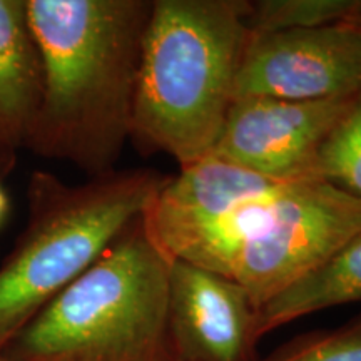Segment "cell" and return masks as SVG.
Segmentation results:
<instances>
[{
  "label": "cell",
  "mask_w": 361,
  "mask_h": 361,
  "mask_svg": "<svg viewBox=\"0 0 361 361\" xmlns=\"http://www.w3.org/2000/svg\"><path fill=\"white\" fill-rule=\"evenodd\" d=\"M44 96L24 149L89 178L116 171L130 141L152 0H27Z\"/></svg>",
  "instance_id": "cell-1"
},
{
  "label": "cell",
  "mask_w": 361,
  "mask_h": 361,
  "mask_svg": "<svg viewBox=\"0 0 361 361\" xmlns=\"http://www.w3.org/2000/svg\"><path fill=\"white\" fill-rule=\"evenodd\" d=\"M250 0H152L130 142L180 166L209 156L236 101Z\"/></svg>",
  "instance_id": "cell-2"
},
{
  "label": "cell",
  "mask_w": 361,
  "mask_h": 361,
  "mask_svg": "<svg viewBox=\"0 0 361 361\" xmlns=\"http://www.w3.org/2000/svg\"><path fill=\"white\" fill-rule=\"evenodd\" d=\"M171 259L139 216L2 351L11 361H178L168 322Z\"/></svg>",
  "instance_id": "cell-3"
},
{
  "label": "cell",
  "mask_w": 361,
  "mask_h": 361,
  "mask_svg": "<svg viewBox=\"0 0 361 361\" xmlns=\"http://www.w3.org/2000/svg\"><path fill=\"white\" fill-rule=\"evenodd\" d=\"M168 176L116 169L67 184L47 171L27 183V223L0 264V353L142 216Z\"/></svg>",
  "instance_id": "cell-4"
},
{
  "label": "cell",
  "mask_w": 361,
  "mask_h": 361,
  "mask_svg": "<svg viewBox=\"0 0 361 361\" xmlns=\"http://www.w3.org/2000/svg\"><path fill=\"white\" fill-rule=\"evenodd\" d=\"M360 231V200L319 179L290 180L247 238L231 279L261 308Z\"/></svg>",
  "instance_id": "cell-5"
},
{
  "label": "cell",
  "mask_w": 361,
  "mask_h": 361,
  "mask_svg": "<svg viewBox=\"0 0 361 361\" xmlns=\"http://www.w3.org/2000/svg\"><path fill=\"white\" fill-rule=\"evenodd\" d=\"M361 90V32L350 24L252 34L236 82L250 97L324 101Z\"/></svg>",
  "instance_id": "cell-6"
},
{
  "label": "cell",
  "mask_w": 361,
  "mask_h": 361,
  "mask_svg": "<svg viewBox=\"0 0 361 361\" xmlns=\"http://www.w3.org/2000/svg\"><path fill=\"white\" fill-rule=\"evenodd\" d=\"M355 96L310 102L238 99L211 154L274 180L311 179L319 146Z\"/></svg>",
  "instance_id": "cell-7"
},
{
  "label": "cell",
  "mask_w": 361,
  "mask_h": 361,
  "mask_svg": "<svg viewBox=\"0 0 361 361\" xmlns=\"http://www.w3.org/2000/svg\"><path fill=\"white\" fill-rule=\"evenodd\" d=\"M168 322L178 361H258L259 308L231 278L171 261Z\"/></svg>",
  "instance_id": "cell-8"
},
{
  "label": "cell",
  "mask_w": 361,
  "mask_h": 361,
  "mask_svg": "<svg viewBox=\"0 0 361 361\" xmlns=\"http://www.w3.org/2000/svg\"><path fill=\"white\" fill-rule=\"evenodd\" d=\"M274 180L209 154L168 176L141 219L147 236L173 261L192 241L239 206L273 192Z\"/></svg>",
  "instance_id": "cell-9"
},
{
  "label": "cell",
  "mask_w": 361,
  "mask_h": 361,
  "mask_svg": "<svg viewBox=\"0 0 361 361\" xmlns=\"http://www.w3.org/2000/svg\"><path fill=\"white\" fill-rule=\"evenodd\" d=\"M44 96V62L27 0H0V147L24 149Z\"/></svg>",
  "instance_id": "cell-10"
},
{
  "label": "cell",
  "mask_w": 361,
  "mask_h": 361,
  "mask_svg": "<svg viewBox=\"0 0 361 361\" xmlns=\"http://www.w3.org/2000/svg\"><path fill=\"white\" fill-rule=\"evenodd\" d=\"M360 301L361 231L322 266L261 306L259 333L264 336L306 314Z\"/></svg>",
  "instance_id": "cell-11"
},
{
  "label": "cell",
  "mask_w": 361,
  "mask_h": 361,
  "mask_svg": "<svg viewBox=\"0 0 361 361\" xmlns=\"http://www.w3.org/2000/svg\"><path fill=\"white\" fill-rule=\"evenodd\" d=\"M361 12V0H251L246 24L252 34L308 30L343 24Z\"/></svg>",
  "instance_id": "cell-12"
},
{
  "label": "cell",
  "mask_w": 361,
  "mask_h": 361,
  "mask_svg": "<svg viewBox=\"0 0 361 361\" xmlns=\"http://www.w3.org/2000/svg\"><path fill=\"white\" fill-rule=\"evenodd\" d=\"M311 179L324 180L361 201V90L319 146Z\"/></svg>",
  "instance_id": "cell-13"
},
{
  "label": "cell",
  "mask_w": 361,
  "mask_h": 361,
  "mask_svg": "<svg viewBox=\"0 0 361 361\" xmlns=\"http://www.w3.org/2000/svg\"><path fill=\"white\" fill-rule=\"evenodd\" d=\"M258 361H361V316L335 329L295 336Z\"/></svg>",
  "instance_id": "cell-14"
},
{
  "label": "cell",
  "mask_w": 361,
  "mask_h": 361,
  "mask_svg": "<svg viewBox=\"0 0 361 361\" xmlns=\"http://www.w3.org/2000/svg\"><path fill=\"white\" fill-rule=\"evenodd\" d=\"M17 164V154L16 152L7 151V149L0 147V179L6 178L16 169Z\"/></svg>",
  "instance_id": "cell-15"
},
{
  "label": "cell",
  "mask_w": 361,
  "mask_h": 361,
  "mask_svg": "<svg viewBox=\"0 0 361 361\" xmlns=\"http://www.w3.org/2000/svg\"><path fill=\"white\" fill-rule=\"evenodd\" d=\"M7 211H8V197L6 191H4V188L0 186V226H2L4 219H6Z\"/></svg>",
  "instance_id": "cell-16"
},
{
  "label": "cell",
  "mask_w": 361,
  "mask_h": 361,
  "mask_svg": "<svg viewBox=\"0 0 361 361\" xmlns=\"http://www.w3.org/2000/svg\"><path fill=\"white\" fill-rule=\"evenodd\" d=\"M345 24H350L351 27H355L356 30H360V32H361V12L358 13V16H355L353 19H350L348 22H345Z\"/></svg>",
  "instance_id": "cell-17"
},
{
  "label": "cell",
  "mask_w": 361,
  "mask_h": 361,
  "mask_svg": "<svg viewBox=\"0 0 361 361\" xmlns=\"http://www.w3.org/2000/svg\"><path fill=\"white\" fill-rule=\"evenodd\" d=\"M0 361H11V360H8L7 356H4L2 353H0Z\"/></svg>",
  "instance_id": "cell-18"
}]
</instances>
